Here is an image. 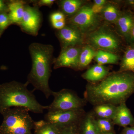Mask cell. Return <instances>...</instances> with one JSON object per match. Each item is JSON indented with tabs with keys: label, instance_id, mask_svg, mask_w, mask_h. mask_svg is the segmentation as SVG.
Here are the masks:
<instances>
[{
	"label": "cell",
	"instance_id": "cell-1",
	"mask_svg": "<svg viewBox=\"0 0 134 134\" xmlns=\"http://www.w3.org/2000/svg\"><path fill=\"white\" fill-rule=\"evenodd\" d=\"M134 93V72L120 71L109 75L100 82L88 84L86 100L95 106L119 105Z\"/></svg>",
	"mask_w": 134,
	"mask_h": 134
},
{
	"label": "cell",
	"instance_id": "cell-2",
	"mask_svg": "<svg viewBox=\"0 0 134 134\" xmlns=\"http://www.w3.org/2000/svg\"><path fill=\"white\" fill-rule=\"evenodd\" d=\"M32 60L31 69L28 76L27 82L34 87V90L42 92L46 98L52 95L49 80L52 74L54 47L50 44L33 43L29 46Z\"/></svg>",
	"mask_w": 134,
	"mask_h": 134
},
{
	"label": "cell",
	"instance_id": "cell-3",
	"mask_svg": "<svg viewBox=\"0 0 134 134\" xmlns=\"http://www.w3.org/2000/svg\"><path fill=\"white\" fill-rule=\"evenodd\" d=\"M29 84L13 81L0 85V112L14 107H23L35 113H42L48 106L38 102L32 92L27 88Z\"/></svg>",
	"mask_w": 134,
	"mask_h": 134
},
{
	"label": "cell",
	"instance_id": "cell-4",
	"mask_svg": "<svg viewBox=\"0 0 134 134\" xmlns=\"http://www.w3.org/2000/svg\"><path fill=\"white\" fill-rule=\"evenodd\" d=\"M29 111L23 107H14L2 112L3 120L0 126V134H32L35 121Z\"/></svg>",
	"mask_w": 134,
	"mask_h": 134
},
{
	"label": "cell",
	"instance_id": "cell-5",
	"mask_svg": "<svg viewBox=\"0 0 134 134\" xmlns=\"http://www.w3.org/2000/svg\"><path fill=\"white\" fill-rule=\"evenodd\" d=\"M54 97L52 103L48 105V111L82 110L86 99L80 98L76 94L68 89H63L57 92H53Z\"/></svg>",
	"mask_w": 134,
	"mask_h": 134
},
{
	"label": "cell",
	"instance_id": "cell-6",
	"mask_svg": "<svg viewBox=\"0 0 134 134\" xmlns=\"http://www.w3.org/2000/svg\"><path fill=\"white\" fill-rule=\"evenodd\" d=\"M85 115L83 109L49 112L45 115V120L59 128L77 125Z\"/></svg>",
	"mask_w": 134,
	"mask_h": 134
},
{
	"label": "cell",
	"instance_id": "cell-7",
	"mask_svg": "<svg viewBox=\"0 0 134 134\" xmlns=\"http://www.w3.org/2000/svg\"><path fill=\"white\" fill-rule=\"evenodd\" d=\"M69 23L74 26L82 33L93 30L98 23V18L91 8L82 6L76 14L69 19Z\"/></svg>",
	"mask_w": 134,
	"mask_h": 134
},
{
	"label": "cell",
	"instance_id": "cell-8",
	"mask_svg": "<svg viewBox=\"0 0 134 134\" xmlns=\"http://www.w3.org/2000/svg\"><path fill=\"white\" fill-rule=\"evenodd\" d=\"M89 43L96 48L107 52H114L119 47V41L112 33L104 29H100L90 34Z\"/></svg>",
	"mask_w": 134,
	"mask_h": 134
},
{
	"label": "cell",
	"instance_id": "cell-9",
	"mask_svg": "<svg viewBox=\"0 0 134 134\" xmlns=\"http://www.w3.org/2000/svg\"><path fill=\"white\" fill-rule=\"evenodd\" d=\"M41 19V13L37 7L26 5L23 19L19 25L23 31L36 36L38 34Z\"/></svg>",
	"mask_w": 134,
	"mask_h": 134
},
{
	"label": "cell",
	"instance_id": "cell-10",
	"mask_svg": "<svg viewBox=\"0 0 134 134\" xmlns=\"http://www.w3.org/2000/svg\"><path fill=\"white\" fill-rule=\"evenodd\" d=\"M81 49L76 46L62 49L58 58L54 59V68L62 67L76 69L78 68L79 54Z\"/></svg>",
	"mask_w": 134,
	"mask_h": 134
},
{
	"label": "cell",
	"instance_id": "cell-11",
	"mask_svg": "<svg viewBox=\"0 0 134 134\" xmlns=\"http://www.w3.org/2000/svg\"><path fill=\"white\" fill-rule=\"evenodd\" d=\"M57 36L61 44L62 49L76 46L82 43L81 32L76 27L70 25L58 30Z\"/></svg>",
	"mask_w": 134,
	"mask_h": 134
},
{
	"label": "cell",
	"instance_id": "cell-12",
	"mask_svg": "<svg viewBox=\"0 0 134 134\" xmlns=\"http://www.w3.org/2000/svg\"><path fill=\"white\" fill-rule=\"evenodd\" d=\"M112 120L114 125L124 127L134 126V118L125 103L117 106Z\"/></svg>",
	"mask_w": 134,
	"mask_h": 134
},
{
	"label": "cell",
	"instance_id": "cell-13",
	"mask_svg": "<svg viewBox=\"0 0 134 134\" xmlns=\"http://www.w3.org/2000/svg\"><path fill=\"white\" fill-rule=\"evenodd\" d=\"M26 2L23 1H13L8 4L9 17L11 24L19 25L21 21Z\"/></svg>",
	"mask_w": 134,
	"mask_h": 134
},
{
	"label": "cell",
	"instance_id": "cell-14",
	"mask_svg": "<svg viewBox=\"0 0 134 134\" xmlns=\"http://www.w3.org/2000/svg\"><path fill=\"white\" fill-rule=\"evenodd\" d=\"M107 69L103 65H94L83 75L84 79L90 82H96L104 79L108 74Z\"/></svg>",
	"mask_w": 134,
	"mask_h": 134
},
{
	"label": "cell",
	"instance_id": "cell-15",
	"mask_svg": "<svg viewBox=\"0 0 134 134\" xmlns=\"http://www.w3.org/2000/svg\"><path fill=\"white\" fill-rule=\"evenodd\" d=\"M59 2L63 14L72 16L82 7V2L79 0H64Z\"/></svg>",
	"mask_w": 134,
	"mask_h": 134
},
{
	"label": "cell",
	"instance_id": "cell-16",
	"mask_svg": "<svg viewBox=\"0 0 134 134\" xmlns=\"http://www.w3.org/2000/svg\"><path fill=\"white\" fill-rule=\"evenodd\" d=\"M116 23L120 32L122 35L127 36L130 34L134 23L131 15L125 14L120 15Z\"/></svg>",
	"mask_w": 134,
	"mask_h": 134
},
{
	"label": "cell",
	"instance_id": "cell-17",
	"mask_svg": "<svg viewBox=\"0 0 134 134\" xmlns=\"http://www.w3.org/2000/svg\"><path fill=\"white\" fill-rule=\"evenodd\" d=\"M96 120L93 114L89 113L84 116L79 123L83 134H98Z\"/></svg>",
	"mask_w": 134,
	"mask_h": 134
},
{
	"label": "cell",
	"instance_id": "cell-18",
	"mask_svg": "<svg viewBox=\"0 0 134 134\" xmlns=\"http://www.w3.org/2000/svg\"><path fill=\"white\" fill-rule=\"evenodd\" d=\"M36 134H60V129L55 125L45 120L35 121Z\"/></svg>",
	"mask_w": 134,
	"mask_h": 134
},
{
	"label": "cell",
	"instance_id": "cell-19",
	"mask_svg": "<svg viewBox=\"0 0 134 134\" xmlns=\"http://www.w3.org/2000/svg\"><path fill=\"white\" fill-rule=\"evenodd\" d=\"M117 106L110 104L95 106L94 109L95 115L99 119H112L115 114Z\"/></svg>",
	"mask_w": 134,
	"mask_h": 134
},
{
	"label": "cell",
	"instance_id": "cell-20",
	"mask_svg": "<svg viewBox=\"0 0 134 134\" xmlns=\"http://www.w3.org/2000/svg\"><path fill=\"white\" fill-rule=\"evenodd\" d=\"M96 53L91 46H86L81 49L79 54L78 68H84L88 66L92 59L95 58Z\"/></svg>",
	"mask_w": 134,
	"mask_h": 134
},
{
	"label": "cell",
	"instance_id": "cell-21",
	"mask_svg": "<svg viewBox=\"0 0 134 134\" xmlns=\"http://www.w3.org/2000/svg\"><path fill=\"white\" fill-rule=\"evenodd\" d=\"M95 58L98 65H101L114 64L117 62L119 59L118 56L115 54L103 50H99L96 52Z\"/></svg>",
	"mask_w": 134,
	"mask_h": 134
},
{
	"label": "cell",
	"instance_id": "cell-22",
	"mask_svg": "<svg viewBox=\"0 0 134 134\" xmlns=\"http://www.w3.org/2000/svg\"><path fill=\"white\" fill-rule=\"evenodd\" d=\"M120 71L134 72V46L129 47L125 52L121 62Z\"/></svg>",
	"mask_w": 134,
	"mask_h": 134
},
{
	"label": "cell",
	"instance_id": "cell-23",
	"mask_svg": "<svg viewBox=\"0 0 134 134\" xmlns=\"http://www.w3.org/2000/svg\"><path fill=\"white\" fill-rule=\"evenodd\" d=\"M103 14L104 18L108 22L115 23L120 16L117 7L112 4H108L104 8Z\"/></svg>",
	"mask_w": 134,
	"mask_h": 134
},
{
	"label": "cell",
	"instance_id": "cell-24",
	"mask_svg": "<svg viewBox=\"0 0 134 134\" xmlns=\"http://www.w3.org/2000/svg\"><path fill=\"white\" fill-rule=\"evenodd\" d=\"M96 122L98 134L111 132L114 125L111 120L107 119L98 118L96 119Z\"/></svg>",
	"mask_w": 134,
	"mask_h": 134
},
{
	"label": "cell",
	"instance_id": "cell-25",
	"mask_svg": "<svg viewBox=\"0 0 134 134\" xmlns=\"http://www.w3.org/2000/svg\"><path fill=\"white\" fill-rule=\"evenodd\" d=\"M10 24L8 14L7 13L0 14V37Z\"/></svg>",
	"mask_w": 134,
	"mask_h": 134
},
{
	"label": "cell",
	"instance_id": "cell-26",
	"mask_svg": "<svg viewBox=\"0 0 134 134\" xmlns=\"http://www.w3.org/2000/svg\"><path fill=\"white\" fill-rule=\"evenodd\" d=\"M79 123L77 125L59 128L60 134H77L76 131L79 126Z\"/></svg>",
	"mask_w": 134,
	"mask_h": 134
},
{
	"label": "cell",
	"instance_id": "cell-27",
	"mask_svg": "<svg viewBox=\"0 0 134 134\" xmlns=\"http://www.w3.org/2000/svg\"><path fill=\"white\" fill-rule=\"evenodd\" d=\"M50 19L51 23L64 21L65 20V15L61 12H54L50 15Z\"/></svg>",
	"mask_w": 134,
	"mask_h": 134
},
{
	"label": "cell",
	"instance_id": "cell-28",
	"mask_svg": "<svg viewBox=\"0 0 134 134\" xmlns=\"http://www.w3.org/2000/svg\"><path fill=\"white\" fill-rule=\"evenodd\" d=\"M55 1L54 0H40L37 2L36 5L40 7L43 6L51 7Z\"/></svg>",
	"mask_w": 134,
	"mask_h": 134
},
{
	"label": "cell",
	"instance_id": "cell-29",
	"mask_svg": "<svg viewBox=\"0 0 134 134\" xmlns=\"http://www.w3.org/2000/svg\"><path fill=\"white\" fill-rule=\"evenodd\" d=\"M52 24L54 28L60 30L62 29L66 26V21L65 20H64V21L53 22L52 23Z\"/></svg>",
	"mask_w": 134,
	"mask_h": 134
},
{
	"label": "cell",
	"instance_id": "cell-30",
	"mask_svg": "<svg viewBox=\"0 0 134 134\" xmlns=\"http://www.w3.org/2000/svg\"><path fill=\"white\" fill-rule=\"evenodd\" d=\"M9 12L8 5L5 3L4 1L0 0V14L7 13Z\"/></svg>",
	"mask_w": 134,
	"mask_h": 134
},
{
	"label": "cell",
	"instance_id": "cell-31",
	"mask_svg": "<svg viewBox=\"0 0 134 134\" xmlns=\"http://www.w3.org/2000/svg\"><path fill=\"white\" fill-rule=\"evenodd\" d=\"M104 6H99L94 4L91 7L92 10L94 14H97L103 11Z\"/></svg>",
	"mask_w": 134,
	"mask_h": 134
},
{
	"label": "cell",
	"instance_id": "cell-32",
	"mask_svg": "<svg viewBox=\"0 0 134 134\" xmlns=\"http://www.w3.org/2000/svg\"><path fill=\"white\" fill-rule=\"evenodd\" d=\"M122 134H134V126L125 127L122 131Z\"/></svg>",
	"mask_w": 134,
	"mask_h": 134
},
{
	"label": "cell",
	"instance_id": "cell-33",
	"mask_svg": "<svg viewBox=\"0 0 134 134\" xmlns=\"http://www.w3.org/2000/svg\"><path fill=\"white\" fill-rule=\"evenodd\" d=\"M94 3L96 5L99 6H104L105 4L106 1L105 0H95Z\"/></svg>",
	"mask_w": 134,
	"mask_h": 134
},
{
	"label": "cell",
	"instance_id": "cell-34",
	"mask_svg": "<svg viewBox=\"0 0 134 134\" xmlns=\"http://www.w3.org/2000/svg\"><path fill=\"white\" fill-rule=\"evenodd\" d=\"M130 34L131 35V37L134 40V23L133 25V28H132V31H131Z\"/></svg>",
	"mask_w": 134,
	"mask_h": 134
},
{
	"label": "cell",
	"instance_id": "cell-35",
	"mask_svg": "<svg viewBox=\"0 0 134 134\" xmlns=\"http://www.w3.org/2000/svg\"><path fill=\"white\" fill-rule=\"evenodd\" d=\"M103 134H114L112 132H109V133H106Z\"/></svg>",
	"mask_w": 134,
	"mask_h": 134
}]
</instances>
